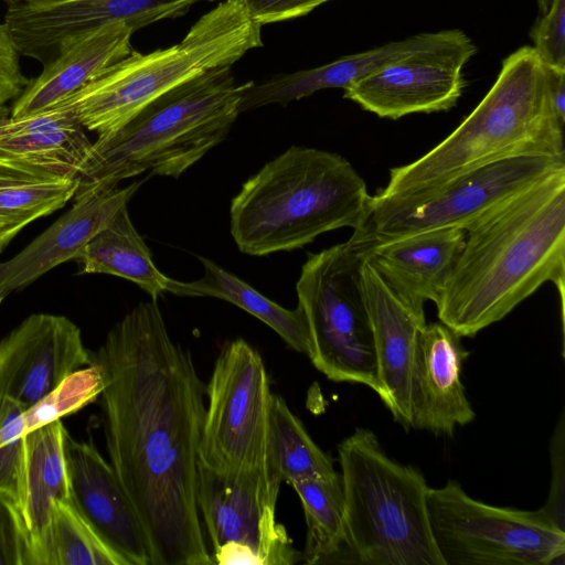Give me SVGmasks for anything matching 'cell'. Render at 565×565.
I'll list each match as a JSON object with an SVG mask.
<instances>
[{"mask_svg":"<svg viewBox=\"0 0 565 565\" xmlns=\"http://www.w3.org/2000/svg\"><path fill=\"white\" fill-rule=\"evenodd\" d=\"M90 354L104 380L109 463L140 520L151 565L214 564L198 507L205 385L191 353L151 299Z\"/></svg>","mask_w":565,"mask_h":565,"instance_id":"1","label":"cell"},{"mask_svg":"<svg viewBox=\"0 0 565 565\" xmlns=\"http://www.w3.org/2000/svg\"><path fill=\"white\" fill-rule=\"evenodd\" d=\"M565 278V168L491 207L465 230L437 316L459 337L507 317L545 282L562 306Z\"/></svg>","mask_w":565,"mask_h":565,"instance_id":"2","label":"cell"},{"mask_svg":"<svg viewBox=\"0 0 565 565\" xmlns=\"http://www.w3.org/2000/svg\"><path fill=\"white\" fill-rule=\"evenodd\" d=\"M371 204L365 181L345 158L291 146L248 178L232 199L231 234L247 255L288 252L333 230H362Z\"/></svg>","mask_w":565,"mask_h":565,"instance_id":"3","label":"cell"},{"mask_svg":"<svg viewBox=\"0 0 565 565\" xmlns=\"http://www.w3.org/2000/svg\"><path fill=\"white\" fill-rule=\"evenodd\" d=\"M245 86L236 84L226 66L150 102L121 128L93 142L73 199L111 191L146 171L179 178L225 139L241 114Z\"/></svg>","mask_w":565,"mask_h":565,"instance_id":"4","label":"cell"},{"mask_svg":"<svg viewBox=\"0 0 565 565\" xmlns=\"http://www.w3.org/2000/svg\"><path fill=\"white\" fill-rule=\"evenodd\" d=\"M518 154L565 157L564 126L550 104L546 66L529 45L503 60L489 92L450 135L417 160L391 169L376 194L411 192Z\"/></svg>","mask_w":565,"mask_h":565,"instance_id":"5","label":"cell"},{"mask_svg":"<svg viewBox=\"0 0 565 565\" xmlns=\"http://www.w3.org/2000/svg\"><path fill=\"white\" fill-rule=\"evenodd\" d=\"M262 45V26L243 2L225 0L179 43L146 54L131 51L55 107L98 136L111 134L164 93L211 70L232 67Z\"/></svg>","mask_w":565,"mask_h":565,"instance_id":"6","label":"cell"},{"mask_svg":"<svg viewBox=\"0 0 565 565\" xmlns=\"http://www.w3.org/2000/svg\"><path fill=\"white\" fill-rule=\"evenodd\" d=\"M338 456L349 562L445 565L431 532L423 473L388 457L366 428L343 439Z\"/></svg>","mask_w":565,"mask_h":565,"instance_id":"7","label":"cell"},{"mask_svg":"<svg viewBox=\"0 0 565 565\" xmlns=\"http://www.w3.org/2000/svg\"><path fill=\"white\" fill-rule=\"evenodd\" d=\"M364 252L351 236L309 254L296 284L308 356L333 382L363 384L379 394L376 356L360 270Z\"/></svg>","mask_w":565,"mask_h":565,"instance_id":"8","label":"cell"},{"mask_svg":"<svg viewBox=\"0 0 565 565\" xmlns=\"http://www.w3.org/2000/svg\"><path fill=\"white\" fill-rule=\"evenodd\" d=\"M431 532L445 565H564L565 531L542 511L487 504L459 482L428 490Z\"/></svg>","mask_w":565,"mask_h":565,"instance_id":"9","label":"cell"},{"mask_svg":"<svg viewBox=\"0 0 565 565\" xmlns=\"http://www.w3.org/2000/svg\"><path fill=\"white\" fill-rule=\"evenodd\" d=\"M565 168V157L518 154L456 173L411 192L372 195L371 212L361 234L390 238L412 233L466 227L484 212Z\"/></svg>","mask_w":565,"mask_h":565,"instance_id":"10","label":"cell"},{"mask_svg":"<svg viewBox=\"0 0 565 565\" xmlns=\"http://www.w3.org/2000/svg\"><path fill=\"white\" fill-rule=\"evenodd\" d=\"M273 395L258 351L241 338L226 342L205 386L200 463L223 476L273 470L268 450Z\"/></svg>","mask_w":565,"mask_h":565,"instance_id":"11","label":"cell"},{"mask_svg":"<svg viewBox=\"0 0 565 565\" xmlns=\"http://www.w3.org/2000/svg\"><path fill=\"white\" fill-rule=\"evenodd\" d=\"M282 480L274 470L223 476L199 465L198 507L211 552L221 546L245 565L302 561L276 520Z\"/></svg>","mask_w":565,"mask_h":565,"instance_id":"12","label":"cell"},{"mask_svg":"<svg viewBox=\"0 0 565 565\" xmlns=\"http://www.w3.org/2000/svg\"><path fill=\"white\" fill-rule=\"evenodd\" d=\"M476 53L470 41L405 58L352 83L343 97L388 119L449 110L462 95V70Z\"/></svg>","mask_w":565,"mask_h":565,"instance_id":"13","label":"cell"},{"mask_svg":"<svg viewBox=\"0 0 565 565\" xmlns=\"http://www.w3.org/2000/svg\"><path fill=\"white\" fill-rule=\"evenodd\" d=\"M90 363L92 354L73 321L33 313L0 342V398H10L25 411Z\"/></svg>","mask_w":565,"mask_h":565,"instance_id":"14","label":"cell"},{"mask_svg":"<svg viewBox=\"0 0 565 565\" xmlns=\"http://www.w3.org/2000/svg\"><path fill=\"white\" fill-rule=\"evenodd\" d=\"M360 282L373 334L377 395L393 419L408 430L412 374L425 311L403 299L365 259Z\"/></svg>","mask_w":565,"mask_h":565,"instance_id":"15","label":"cell"},{"mask_svg":"<svg viewBox=\"0 0 565 565\" xmlns=\"http://www.w3.org/2000/svg\"><path fill=\"white\" fill-rule=\"evenodd\" d=\"M64 451L71 500L127 565H151L146 535L111 465L92 443L66 430Z\"/></svg>","mask_w":565,"mask_h":565,"instance_id":"16","label":"cell"},{"mask_svg":"<svg viewBox=\"0 0 565 565\" xmlns=\"http://www.w3.org/2000/svg\"><path fill=\"white\" fill-rule=\"evenodd\" d=\"M458 29L419 33L372 50L345 55L331 63L294 73L276 74L260 83L246 82L241 113L271 104L287 105L326 88H347L358 79L385 66L428 52L470 42Z\"/></svg>","mask_w":565,"mask_h":565,"instance_id":"17","label":"cell"},{"mask_svg":"<svg viewBox=\"0 0 565 565\" xmlns=\"http://www.w3.org/2000/svg\"><path fill=\"white\" fill-rule=\"evenodd\" d=\"M460 338L441 322L424 327L412 374V428L451 436L457 426L475 419L461 382L469 353Z\"/></svg>","mask_w":565,"mask_h":565,"instance_id":"18","label":"cell"},{"mask_svg":"<svg viewBox=\"0 0 565 565\" xmlns=\"http://www.w3.org/2000/svg\"><path fill=\"white\" fill-rule=\"evenodd\" d=\"M369 262L406 301L424 308L438 301L465 243V231L436 228L390 238L353 231Z\"/></svg>","mask_w":565,"mask_h":565,"instance_id":"19","label":"cell"},{"mask_svg":"<svg viewBox=\"0 0 565 565\" xmlns=\"http://www.w3.org/2000/svg\"><path fill=\"white\" fill-rule=\"evenodd\" d=\"M142 181L74 200L72 209L12 258L0 263V299L26 287L75 256L114 214L127 205Z\"/></svg>","mask_w":565,"mask_h":565,"instance_id":"20","label":"cell"},{"mask_svg":"<svg viewBox=\"0 0 565 565\" xmlns=\"http://www.w3.org/2000/svg\"><path fill=\"white\" fill-rule=\"evenodd\" d=\"M132 34L124 22H110L66 39L14 99L10 116L23 117L55 107L130 54Z\"/></svg>","mask_w":565,"mask_h":565,"instance_id":"21","label":"cell"},{"mask_svg":"<svg viewBox=\"0 0 565 565\" xmlns=\"http://www.w3.org/2000/svg\"><path fill=\"white\" fill-rule=\"evenodd\" d=\"M92 145L85 128L62 108L23 117L0 113L1 158L77 179Z\"/></svg>","mask_w":565,"mask_h":565,"instance_id":"22","label":"cell"},{"mask_svg":"<svg viewBox=\"0 0 565 565\" xmlns=\"http://www.w3.org/2000/svg\"><path fill=\"white\" fill-rule=\"evenodd\" d=\"M74 260L84 274H109L135 282L151 299L168 292L170 278L154 265L152 254L121 206L79 250Z\"/></svg>","mask_w":565,"mask_h":565,"instance_id":"23","label":"cell"},{"mask_svg":"<svg viewBox=\"0 0 565 565\" xmlns=\"http://www.w3.org/2000/svg\"><path fill=\"white\" fill-rule=\"evenodd\" d=\"M62 419L41 426L24 437L23 491L20 509L31 542L46 527L53 503L71 499Z\"/></svg>","mask_w":565,"mask_h":565,"instance_id":"24","label":"cell"},{"mask_svg":"<svg viewBox=\"0 0 565 565\" xmlns=\"http://www.w3.org/2000/svg\"><path fill=\"white\" fill-rule=\"evenodd\" d=\"M200 260L204 267L202 278L194 281L170 278L168 292L228 301L271 328L291 349L308 354V330L298 307L286 309L212 260L204 257Z\"/></svg>","mask_w":565,"mask_h":565,"instance_id":"25","label":"cell"},{"mask_svg":"<svg viewBox=\"0 0 565 565\" xmlns=\"http://www.w3.org/2000/svg\"><path fill=\"white\" fill-rule=\"evenodd\" d=\"M76 178L63 177L0 157V230L15 235L74 198Z\"/></svg>","mask_w":565,"mask_h":565,"instance_id":"26","label":"cell"},{"mask_svg":"<svg viewBox=\"0 0 565 565\" xmlns=\"http://www.w3.org/2000/svg\"><path fill=\"white\" fill-rule=\"evenodd\" d=\"M31 565H127L71 499L53 503L49 523L31 542Z\"/></svg>","mask_w":565,"mask_h":565,"instance_id":"27","label":"cell"},{"mask_svg":"<svg viewBox=\"0 0 565 565\" xmlns=\"http://www.w3.org/2000/svg\"><path fill=\"white\" fill-rule=\"evenodd\" d=\"M201 1L215 0H62L51 7L50 22L61 39L110 22H124L136 32L157 21L183 15Z\"/></svg>","mask_w":565,"mask_h":565,"instance_id":"28","label":"cell"},{"mask_svg":"<svg viewBox=\"0 0 565 565\" xmlns=\"http://www.w3.org/2000/svg\"><path fill=\"white\" fill-rule=\"evenodd\" d=\"M290 486L301 501L307 525L302 561L307 564L344 563L345 507L340 473L302 479Z\"/></svg>","mask_w":565,"mask_h":565,"instance_id":"29","label":"cell"},{"mask_svg":"<svg viewBox=\"0 0 565 565\" xmlns=\"http://www.w3.org/2000/svg\"><path fill=\"white\" fill-rule=\"evenodd\" d=\"M269 465L289 484L337 473L332 459L313 441L285 399L274 394L269 417Z\"/></svg>","mask_w":565,"mask_h":565,"instance_id":"30","label":"cell"},{"mask_svg":"<svg viewBox=\"0 0 565 565\" xmlns=\"http://www.w3.org/2000/svg\"><path fill=\"white\" fill-rule=\"evenodd\" d=\"M103 387V375L95 362L73 372L43 398L22 412L23 436L84 408L100 396Z\"/></svg>","mask_w":565,"mask_h":565,"instance_id":"31","label":"cell"},{"mask_svg":"<svg viewBox=\"0 0 565 565\" xmlns=\"http://www.w3.org/2000/svg\"><path fill=\"white\" fill-rule=\"evenodd\" d=\"M532 46L546 67L565 70V0H552L530 32Z\"/></svg>","mask_w":565,"mask_h":565,"instance_id":"32","label":"cell"},{"mask_svg":"<svg viewBox=\"0 0 565 565\" xmlns=\"http://www.w3.org/2000/svg\"><path fill=\"white\" fill-rule=\"evenodd\" d=\"M0 565H31V535L19 505L0 493Z\"/></svg>","mask_w":565,"mask_h":565,"instance_id":"33","label":"cell"},{"mask_svg":"<svg viewBox=\"0 0 565 565\" xmlns=\"http://www.w3.org/2000/svg\"><path fill=\"white\" fill-rule=\"evenodd\" d=\"M552 480L548 498L542 511L565 531V423L561 416L551 439Z\"/></svg>","mask_w":565,"mask_h":565,"instance_id":"34","label":"cell"},{"mask_svg":"<svg viewBox=\"0 0 565 565\" xmlns=\"http://www.w3.org/2000/svg\"><path fill=\"white\" fill-rule=\"evenodd\" d=\"M20 57L7 25L0 22V113L8 102L22 94L31 81L22 72Z\"/></svg>","mask_w":565,"mask_h":565,"instance_id":"35","label":"cell"},{"mask_svg":"<svg viewBox=\"0 0 565 565\" xmlns=\"http://www.w3.org/2000/svg\"><path fill=\"white\" fill-rule=\"evenodd\" d=\"M260 26L303 17L330 0H241Z\"/></svg>","mask_w":565,"mask_h":565,"instance_id":"36","label":"cell"},{"mask_svg":"<svg viewBox=\"0 0 565 565\" xmlns=\"http://www.w3.org/2000/svg\"><path fill=\"white\" fill-rule=\"evenodd\" d=\"M23 470L24 437L22 436L0 446V493L12 499L19 508L23 491Z\"/></svg>","mask_w":565,"mask_h":565,"instance_id":"37","label":"cell"},{"mask_svg":"<svg viewBox=\"0 0 565 565\" xmlns=\"http://www.w3.org/2000/svg\"><path fill=\"white\" fill-rule=\"evenodd\" d=\"M547 92L552 110L561 125L565 124V70L546 67Z\"/></svg>","mask_w":565,"mask_h":565,"instance_id":"38","label":"cell"},{"mask_svg":"<svg viewBox=\"0 0 565 565\" xmlns=\"http://www.w3.org/2000/svg\"><path fill=\"white\" fill-rule=\"evenodd\" d=\"M15 236V234L0 230V250Z\"/></svg>","mask_w":565,"mask_h":565,"instance_id":"39","label":"cell"},{"mask_svg":"<svg viewBox=\"0 0 565 565\" xmlns=\"http://www.w3.org/2000/svg\"><path fill=\"white\" fill-rule=\"evenodd\" d=\"M8 3V6H15V4H33L35 0H3Z\"/></svg>","mask_w":565,"mask_h":565,"instance_id":"40","label":"cell"},{"mask_svg":"<svg viewBox=\"0 0 565 565\" xmlns=\"http://www.w3.org/2000/svg\"><path fill=\"white\" fill-rule=\"evenodd\" d=\"M552 0H537V3H539V7H540V10L541 11H545L550 3H551Z\"/></svg>","mask_w":565,"mask_h":565,"instance_id":"41","label":"cell"},{"mask_svg":"<svg viewBox=\"0 0 565 565\" xmlns=\"http://www.w3.org/2000/svg\"><path fill=\"white\" fill-rule=\"evenodd\" d=\"M56 1H62V0H40L39 6L46 4V3H52V2H56Z\"/></svg>","mask_w":565,"mask_h":565,"instance_id":"42","label":"cell"},{"mask_svg":"<svg viewBox=\"0 0 565 565\" xmlns=\"http://www.w3.org/2000/svg\"><path fill=\"white\" fill-rule=\"evenodd\" d=\"M2 301V299H0V302Z\"/></svg>","mask_w":565,"mask_h":565,"instance_id":"43","label":"cell"},{"mask_svg":"<svg viewBox=\"0 0 565 565\" xmlns=\"http://www.w3.org/2000/svg\"><path fill=\"white\" fill-rule=\"evenodd\" d=\"M10 232V231H9Z\"/></svg>","mask_w":565,"mask_h":565,"instance_id":"44","label":"cell"}]
</instances>
